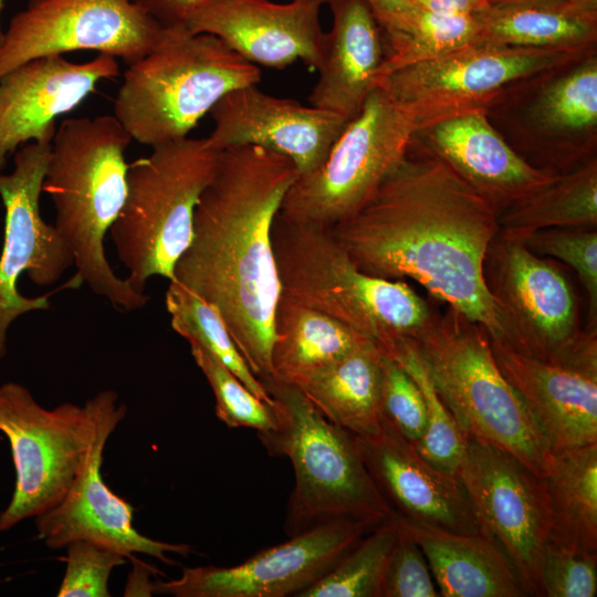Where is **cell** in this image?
I'll list each match as a JSON object with an SVG mask.
<instances>
[{
  "instance_id": "42",
  "label": "cell",
  "mask_w": 597,
  "mask_h": 597,
  "mask_svg": "<svg viewBox=\"0 0 597 597\" xmlns=\"http://www.w3.org/2000/svg\"><path fill=\"white\" fill-rule=\"evenodd\" d=\"M164 28L186 27L189 18L208 0H133Z\"/></svg>"
},
{
  "instance_id": "10",
  "label": "cell",
  "mask_w": 597,
  "mask_h": 597,
  "mask_svg": "<svg viewBox=\"0 0 597 597\" xmlns=\"http://www.w3.org/2000/svg\"><path fill=\"white\" fill-rule=\"evenodd\" d=\"M418 132L411 115L377 85L323 163L298 175L279 216L332 229L352 217L401 161Z\"/></svg>"
},
{
  "instance_id": "31",
  "label": "cell",
  "mask_w": 597,
  "mask_h": 597,
  "mask_svg": "<svg viewBox=\"0 0 597 597\" xmlns=\"http://www.w3.org/2000/svg\"><path fill=\"white\" fill-rule=\"evenodd\" d=\"M478 31L475 14L416 8L398 31L386 35L389 50L385 54L377 83L398 69L475 44Z\"/></svg>"
},
{
  "instance_id": "24",
  "label": "cell",
  "mask_w": 597,
  "mask_h": 597,
  "mask_svg": "<svg viewBox=\"0 0 597 597\" xmlns=\"http://www.w3.org/2000/svg\"><path fill=\"white\" fill-rule=\"evenodd\" d=\"M331 30L323 35L318 78L310 104L352 119L360 111L385 59L380 27L364 0H328Z\"/></svg>"
},
{
  "instance_id": "12",
  "label": "cell",
  "mask_w": 597,
  "mask_h": 597,
  "mask_svg": "<svg viewBox=\"0 0 597 597\" xmlns=\"http://www.w3.org/2000/svg\"><path fill=\"white\" fill-rule=\"evenodd\" d=\"M585 55L553 49L473 44L398 69L377 85L411 115L421 130L457 115L488 111L506 86L568 66Z\"/></svg>"
},
{
  "instance_id": "45",
  "label": "cell",
  "mask_w": 597,
  "mask_h": 597,
  "mask_svg": "<svg viewBox=\"0 0 597 597\" xmlns=\"http://www.w3.org/2000/svg\"><path fill=\"white\" fill-rule=\"evenodd\" d=\"M490 6L505 4H547V3H572L578 9L595 13L597 10V0H489Z\"/></svg>"
},
{
  "instance_id": "3",
  "label": "cell",
  "mask_w": 597,
  "mask_h": 597,
  "mask_svg": "<svg viewBox=\"0 0 597 597\" xmlns=\"http://www.w3.org/2000/svg\"><path fill=\"white\" fill-rule=\"evenodd\" d=\"M132 140L114 115L63 119L42 186L54 206L53 226L74 259L76 273L69 285L86 284L119 311L139 310L149 301L115 274L104 247L126 198L125 151Z\"/></svg>"
},
{
  "instance_id": "44",
  "label": "cell",
  "mask_w": 597,
  "mask_h": 597,
  "mask_svg": "<svg viewBox=\"0 0 597 597\" xmlns=\"http://www.w3.org/2000/svg\"><path fill=\"white\" fill-rule=\"evenodd\" d=\"M420 9L434 12L475 14L488 7L489 0H411Z\"/></svg>"
},
{
  "instance_id": "30",
  "label": "cell",
  "mask_w": 597,
  "mask_h": 597,
  "mask_svg": "<svg viewBox=\"0 0 597 597\" xmlns=\"http://www.w3.org/2000/svg\"><path fill=\"white\" fill-rule=\"evenodd\" d=\"M500 232L524 241L551 228H597V160L558 176L499 214Z\"/></svg>"
},
{
  "instance_id": "29",
  "label": "cell",
  "mask_w": 597,
  "mask_h": 597,
  "mask_svg": "<svg viewBox=\"0 0 597 597\" xmlns=\"http://www.w3.org/2000/svg\"><path fill=\"white\" fill-rule=\"evenodd\" d=\"M273 334L271 378L291 385L370 341L284 295L275 308Z\"/></svg>"
},
{
  "instance_id": "43",
  "label": "cell",
  "mask_w": 597,
  "mask_h": 597,
  "mask_svg": "<svg viewBox=\"0 0 597 597\" xmlns=\"http://www.w3.org/2000/svg\"><path fill=\"white\" fill-rule=\"evenodd\" d=\"M386 35L398 31L417 8L411 0H364Z\"/></svg>"
},
{
  "instance_id": "47",
  "label": "cell",
  "mask_w": 597,
  "mask_h": 597,
  "mask_svg": "<svg viewBox=\"0 0 597 597\" xmlns=\"http://www.w3.org/2000/svg\"><path fill=\"white\" fill-rule=\"evenodd\" d=\"M317 1H320L322 4L328 2V0H317Z\"/></svg>"
},
{
  "instance_id": "25",
  "label": "cell",
  "mask_w": 597,
  "mask_h": 597,
  "mask_svg": "<svg viewBox=\"0 0 597 597\" xmlns=\"http://www.w3.org/2000/svg\"><path fill=\"white\" fill-rule=\"evenodd\" d=\"M398 521L423 552L439 596H526L510 561L486 537L401 519Z\"/></svg>"
},
{
  "instance_id": "9",
  "label": "cell",
  "mask_w": 597,
  "mask_h": 597,
  "mask_svg": "<svg viewBox=\"0 0 597 597\" xmlns=\"http://www.w3.org/2000/svg\"><path fill=\"white\" fill-rule=\"evenodd\" d=\"M483 279L504 343L542 360L597 367V328L580 327L573 286L551 260L499 231L485 253Z\"/></svg>"
},
{
  "instance_id": "19",
  "label": "cell",
  "mask_w": 597,
  "mask_h": 597,
  "mask_svg": "<svg viewBox=\"0 0 597 597\" xmlns=\"http://www.w3.org/2000/svg\"><path fill=\"white\" fill-rule=\"evenodd\" d=\"M214 149L261 146L290 158L300 175L318 167L348 119L315 106L269 95L245 85L227 93L210 111Z\"/></svg>"
},
{
  "instance_id": "27",
  "label": "cell",
  "mask_w": 597,
  "mask_h": 597,
  "mask_svg": "<svg viewBox=\"0 0 597 597\" xmlns=\"http://www.w3.org/2000/svg\"><path fill=\"white\" fill-rule=\"evenodd\" d=\"M548 543L597 555V442L552 452L542 475Z\"/></svg>"
},
{
  "instance_id": "35",
  "label": "cell",
  "mask_w": 597,
  "mask_h": 597,
  "mask_svg": "<svg viewBox=\"0 0 597 597\" xmlns=\"http://www.w3.org/2000/svg\"><path fill=\"white\" fill-rule=\"evenodd\" d=\"M381 348L411 376L423 396L427 429L416 449L433 467L458 474L467 438L438 395L413 341H398Z\"/></svg>"
},
{
  "instance_id": "4",
  "label": "cell",
  "mask_w": 597,
  "mask_h": 597,
  "mask_svg": "<svg viewBox=\"0 0 597 597\" xmlns=\"http://www.w3.org/2000/svg\"><path fill=\"white\" fill-rule=\"evenodd\" d=\"M272 244L281 295L380 347L417 339L436 314L406 281L360 271L328 229L289 221L277 213Z\"/></svg>"
},
{
  "instance_id": "21",
  "label": "cell",
  "mask_w": 597,
  "mask_h": 597,
  "mask_svg": "<svg viewBox=\"0 0 597 597\" xmlns=\"http://www.w3.org/2000/svg\"><path fill=\"white\" fill-rule=\"evenodd\" d=\"M322 3L293 0H208L187 21L191 33H208L254 65L284 69L303 61L316 71L324 32Z\"/></svg>"
},
{
  "instance_id": "18",
  "label": "cell",
  "mask_w": 597,
  "mask_h": 597,
  "mask_svg": "<svg viewBox=\"0 0 597 597\" xmlns=\"http://www.w3.org/2000/svg\"><path fill=\"white\" fill-rule=\"evenodd\" d=\"M354 439L371 480L396 517L481 535L459 475L429 463L381 413L375 434Z\"/></svg>"
},
{
  "instance_id": "6",
  "label": "cell",
  "mask_w": 597,
  "mask_h": 597,
  "mask_svg": "<svg viewBox=\"0 0 597 597\" xmlns=\"http://www.w3.org/2000/svg\"><path fill=\"white\" fill-rule=\"evenodd\" d=\"M261 80L260 69L208 33L164 28L143 57L127 65L114 116L147 145L182 139L230 91Z\"/></svg>"
},
{
  "instance_id": "1",
  "label": "cell",
  "mask_w": 597,
  "mask_h": 597,
  "mask_svg": "<svg viewBox=\"0 0 597 597\" xmlns=\"http://www.w3.org/2000/svg\"><path fill=\"white\" fill-rule=\"evenodd\" d=\"M329 231L360 271L410 279L503 339L483 279L499 213L427 149H408L367 201Z\"/></svg>"
},
{
  "instance_id": "13",
  "label": "cell",
  "mask_w": 597,
  "mask_h": 597,
  "mask_svg": "<svg viewBox=\"0 0 597 597\" xmlns=\"http://www.w3.org/2000/svg\"><path fill=\"white\" fill-rule=\"evenodd\" d=\"M482 536L510 561L526 596H541L549 517L542 476L515 455L467 437L458 471Z\"/></svg>"
},
{
  "instance_id": "23",
  "label": "cell",
  "mask_w": 597,
  "mask_h": 597,
  "mask_svg": "<svg viewBox=\"0 0 597 597\" xmlns=\"http://www.w3.org/2000/svg\"><path fill=\"white\" fill-rule=\"evenodd\" d=\"M417 134L425 135V149L484 197L499 214L558 176L517 154L491 125L486 109L443 119Z\"/></svg>"
},
{
  "instance_id": "15",
  "label": "cell",
  "mask_w": 597,
  "mask_h": 597,
  "mask_svg": "<svg viewBox=\"0 0 597 597\" xmlns=\"http://www.w3.org/2000/svg\"><path fill=\"white\" fill-rule=\"evenodd\" d=\"M93 398L94 421L83 465L62 501L35 517L38 536L51 549L74 541H90L114 549L126 558L145 554L176 564L168 554L188 556V544L168 543L140 534L133 526V507L105 483L101 468L106 442L126 415L118 395L106 389Z\"/></svg>"
},
{
  "instance_id": "14",
  "label": "cell",
  "mask_w": 597,
  "mask_h": 597,
  "mask_svg": "<svg viewBox=\"0 0 597 597\" xmlns=\"http://www.w3.org/2000/svg\"><path fill=\"white\" fill-rule=\"evenodd\" d=\"M164 27L133 0H29L4 30L0 77L32 59L97 51L127 65L157 43Z\"/></svg>"
},
{
  "instance_id": "26",
  "label": "cell",
  "mask_w": 597,
  "mask_h": 597,
  "mask_svg": "<svg viewBox=\"0 0 597 597\" xmlns=\"http://www.w3.org/2000/svg\"><path fill=\"white\" fill-rule=\"evenodd\" d=\"M383 358V348L366 341L294 386L331 422L354 436H371L380 427Z\"/></svg>"
},
{
  "instance_id": "33",
  "label": "cell",
  "mask_w": 597,
  "mask_h": 597,
  "mask_svg": "<svg viewBox=\"0 0 597 597\" xmlns=\"http://www.w3.org/2000/svg\"><path fill=\"white\" fill-rule=\"evenodd\" d=\"M400 532L395 515L386 520L297 597H381L385 573Z\"/></svg>"
},
{
  "instance_id": "28",
  "label": "cell",
  "mask_w": 597,
  "mask_h": 597,
  "mask_svg": "<svg viewBox=\"0 0 597 597\" xmlns=\"http://www.w3.org/2000/svg\"><path fill=\"white\" fill-rule=\"evenodd\" d=\"M475 17V44L587 53L597 39V14L567 2L490 6Z\"/></svg>"
},
{
  "instance_id": "40",
  "label": "cell",
  "mask_w": 597,
  "mask_h": 597,
  "mask_svg": "<svg viewBox=\"0 0 597 597\" xmlns=\"http://www.w3.org/2000/svg\"><path fill=\"white\" fill-rule=\"evenodd\" d=\"M544 597H594L597 593V555L545 545L541 563Z\"/></svg>"
},
{
  "instance_id": "16",
  "label": "cell",
  "mask_w": 597,
  "mask_h": 597,
  "mask_svg": "<svg viewBox=\"0 0 597 597\" xmlns=\"http://www.w3.org/2000/svg\"><path fill=\"white\" fill-rule=\"evenodd\" d=\"M52 142H30L14 153L10 174L0 172L4 207V238L0 254V360L7 353V332L20 315L50 308L48 295L27 297L18 292L27 272L36 285L57 282L74 259L53 224L40 211V196Z\"/></svg>"
},
{
  "instance_id": "5",
  "label": "cell",
  "mask_w": 597,
  "mask_h": 597,
  "mask_svg": "<svg viewBox=\"0 0 597 597\" xmlns=\"http://www.w3.org/2000/svg\"><path fill=\"white\" fill-rule=\"evenodd\" d=\"M273 399L277 427L258 437L271 455L294 470L284 531L287 537L329 522L373 526L394 516L358 453L354 434L327 420L294 385L262 381Z\"/></svg>"
},
{
  "instance_id": "22",
  "label": "cell",
  "mask_w": 597,
  "mask_h": 597,
  "mask_svg": "<svg viewBox=\"0 0 597 597\" xmlns=\"http://www.w3.org/2000/svg\"><path fill=\"white\" fill-rule=\"evenodd\" d=\"M490 344L552 452L597 442V367L542 360L491 337Z\"/></svg>"
},
{
  "instance_id": "46",
  "label": "cell",
  "mask_w": 597,
  "mask_h": 597,
  "mask_svg": "<svg viewBox=\"0 0 597 597\" xmlns=\"http://www.w3.org/2000/svg\"><path fill=\"white\" fill-rule=\"evenodd\" d=\"M3 8H4V0H0V45L3 41V35H4V30L1 24V13H2Z\"/></svg>"
},
{
  "instance_id": "34",
  "label": "cell",
  "mask_w": 597,
  "mask_h": 597,
  "mask_svg": "<svg viewBox=\"0 0 597 597\" xmlns=\"http://www.w3.org/2000/svg\"><path fill=\"white\" fill-rule=\"evenodd\" d=\"M531 118L543 132L555 136L596 132V55L546 85L532 106Z\"/></svg>"
},
{
  "instance_id": "39",
  "label": "cell",
  "mask_w": 597,
  "mask_h": 597,
  "mask_svg": "<svg viewBox=\"0 0 597 597\" xmlns=\"http://www.w3.org/2000/svg\"><path fill=\"white\" fill-rule=\"evenodd\" d=\"M59 597H109L112 570L126 563L121 553L90 541L69 543Z\"/></svg>"
},
{
  "instance_id": "2",
  "label": "cell",
  "mask_w": 597,
  "mask_h": 597,
  "mask_svg": "<svg viewBox=\"0 0 597 597\" xmlns=\"http://www.w3.org/2000/svg\"><path fill=\"white\" fill-rule=\"evenodd\" d=\"M298 175L290 158L261 146L222 150L196 206L190 244L174 270V281L218 310L261 381L272 376L281 295L272 227Z\"/></svg>"
},
{
  "instance_id": "38",
  "label": "cell",
  "mask_w": 597,
  "mask_h": 597,
  "mask_svg": "<svg viewBox=\"0 0 597 597\" xmlns=\"http://www.w3.org/2000/svg\"><path fill=\"white\" fill-rule=\"evenodd\" d=\"M380 413L413 446L423 437L427 429L423 396L411 376L385 350Z\"/></svg>"
},
{
  "instance_id": "11",
  "label": "cell",
  "mask_w": 597,
  "mask_h": 597,
  "mask_svg": "<svg viewBox=\"0 0 597 597\" xmlns=\"http://www.w3.org/2000/svg\"><path fill=\"white\" fill-rule=\"evenodd\" d=\"M93 421V398L83 406L63 402L46 409L24 386H0V432L15 470L11 501L0 513L1 532L62 501L83 465Z\"/></svg>"
},
{
  "instance_id": "7",
  "label": "cell",
  "mask_w": 597,
  "mask_h": 597,
  "mask_svg": "<svg viewBox=\"0 0 597 597\" xmlns=\"http://www.w3.org/2000/svg\"><path fill=\"white\" fill-rule=\"evenodd\" d=\"M413 343L465 438L509 451L542 476L552 451L495 363L488 331L448 306Z\"/></svg>"
},
{
  "instance_id": "32",
  "label": "cell",
  "mask_w": 597,
  "mask_h": 597,
  "mask_svg": "<svg viewBox=\"0 0 597 597\" xmlns=\"http://www.w3.org/2000/svg\"><path fill=\"white\" fill-rule=\"evenodd\" d=\"M165 302L175 332L189 344L199 345L209 352L258 398L273 406V399L249 368L213 305L174 280L169 281Z\"/></svg>"
},
{
  "instance_id": "36",
  "label": "cell",
  "mask_w": 597,
  "mask_h": 597,
  "mask_svg": "<svg viewBox=\"0 0 597 597\" xmlns=\"http://www.w3.org/2000/svg\"><path fill=\"white\" fill-rule=\"evenodd\" d=\"M191 355L207 378L216 399V415L230 428L268 432L277 427L274 407L258 398L220 360L205 348L189 344Z\"/></svg>"
},
{
  "instance_id": "41",
  "label": "cell",
  "mask_w": 597,
  "mask_h": 597,
  "mask_svg": "<svg viewBox=\"0 0 597 597\" xmlns=\"http://www.w3.org/2000/svg\"><path fill=\"white\" fill-rule=\"evenodd\" d=\"M437 596L439 593L423 552L401 528L385 573L381 597Z\"/></svg>"
},
{
  "instance_id": "20",
  "label": "cell",
  "mask_w": 597,
  "mask_h": 597,
  "mask_svg": "<svg viewBox=\"0 0 597 597\" xmlns=\"http://www.w3.org/2000/svg\"><path fill=\"white\" fill-rule=\"evenodd\" d=\"M117 59L98 53L85 62L63 55L27 61L0 77V172L30 142H52L56 119L75 109L100 82L118 76Z\"/></svg>"
},
{
  "instance_id": "8",
  "label": "cell",
  "mask_w": 597,
  "mask_h": 597,
  "mask_svg": "<svg viewBox=\"0 0 597 597\" xmlns=\"http://www.w3.org/2000/svg\"><path fill=\"white\" fill-rule=\"evenodd\" d=\"M219 150L207 137H186L151 147L128 165L123 208L109 229L129 284L145 293L153 276L171 281L193 233L198 200L212 180Z\"/></svg>"
},
{
  "instance_id": "37",
  "label": "cell",
  "mask_w": 597,
  "mask_h": 597,
  "mask_svg": "<svg viewBox=\"0 0 597 597\" xmlns=\"http://www.w3.org/2000/svg\"><path fill=\"white\" fill-rule=\"evenodd\" d=\"M523 242L535 254L557 259L576 272L588 297L589 327L597 328V229H544Z\"/></svg>"
},
{
  "instance_id": "17",
  "label": "cell",
  "mask_w": 597,
  "mask_h": 597,
  "mask_svg": "<svg viewBox=\"0 0 597 597\" xmlns=\"http://www.w3.org/2000/svg\"><path fill=\"white\" fill-rule=\"evenodd\" d=\"M376 527L350 520L322 524L234 566L184 567L180 577L153 583V593L174 597L297 596Z\"/></svg>"
}]
</instances>
